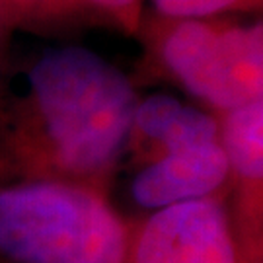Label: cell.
Here are the masks:
<instances>
[{
	"mask_svg": "<svg viewBox=\"0 0 263 263\" xmlns=\"http://www.w3.org/2000/svg\"><path fill=\"white\" fill-rule=\"evenodd\" d=\"M141 94L82 45L31 51L0 72V181L59 179L109 195Z\"/></svg>",
	"mask_w": 263,
	"mask_h": 263,
	"instance_id": "6da1fadb",
	"label": "cell"
},
{
	"mask_svg": "<svg viewBox=\"0 0 263 263\" xmlns=\"http://www.w3.org/2000/svg\"><path fill=\"white\" fill-rule=\"evenodd\" d=\"M137 211L226 195L230 170L218 117L170 94L141 96L111 185Z\"/></svg>",
	"mask_w": 263,
	"mask_h": 263,
	"instance_id": "7a4b0ae2",
	"label": "cell"
},
{
	"mask_svg": "<svg viewBox=\"0 0 263 263\" xmlns=\"http://www.w3.org/2000/svg\"><path fill=\"white\" fill-rule=\"evenodd\" d=\"M129 236L131 224L100 189L0 181V263H125Z\"/></svg>",
	"mask_w": 263,
	"mask_h": 263,
	"instance_id": "3957f363",
	"label": "cell"
},
{
	"mask_svg": "<svg viewBox=\"0 0 263 263\" xmlns=\"http://www.w3.org/2000/svg\"><path fill=\"white\" fill-rule=\"evenodd\" d=\"M146 33L152 65L207 111L220 115L263 100V22L232 16L154 20Z\"/></svg>",
	"mask_w": 263,
	"mask_h": 263,
	"instance_id": "277c9868",
	"label": "cell"
},
{
	"mask_svg": "<svg viewBox=\"0 0 263 263\" xmlns=\"http://www.w3.org/2000/svg\"><path fill=\"white\" fill-rule=\"evenodd\" d=\"M125 263H242L224 195L148 213L131 228Z\"/></svg>",
	"mask_w": 263,
	"mask_h": 263,
	"instance_id": "5b68a950",
	"label": "cell"
},
{
	"mask_svg": "<svg viewBox=\"0 0 263 263\" xmlns=\"http://www.w3.org/2000/svg\"><path fill=\"white\" fill-rule=\"evenodd\" d=\"M218 117V135L224 151L230 187L242 195V205H248L250 215L261 205L263 183V100H255Z\"/></svg>",
	"mask_w": 263,
	"mask_h": 263,
	"instance_id": "8992f818",
	"label": "cell"
},
{
	"mask_svg": "<svg viewBox=\"0 0 263 263\" xmlns=\"http://www.w3.org/2000/svg\"><path fill=\"white\" fill-rule=\"evenodd\" d=\"M0 10L10 26H53L84 16L80 0H0Z\"/></svg>",
	"mask_w": 263,
	"mask_h": 263,
	"instance_id": "52a82bcc",
	"label": "cell"
},
{
	"mask_svg": "<svg viewBox=\"0 0 263 263\" xmlns=\"http://www.w3.org/2000/svg\"><path fill=\"white\" fill-rule=\"evenodd\" d=\"M263 0H144L158 20H199L246 14L261 8Z\"/></svg>",
	"mask_w": 263,
	"mask_h": 263,
	"instance_id": "ba28073f",
	"label": "cell"
},
{
	"mask_svg": "<svg viewBox=\"0 0 263 263\" xmlns=\"http://www.w3.org/2000/svg\"><path fill=\"white\" fill-rule=\"evenodd\" d=\"M82 8L98 18L109 20L119 29L139 35L144 24V0H80Z\"/></svg>",
	"mask_w": 263,
	"mask_h": 263,
	"instance_id": "9c48e42d",
	"label": "cell"
},
{
	"mask_svg": "<svg viewBox=\"0 0 263 263\" xmlns=\"http://www.w3.org/2000/svg\"><path fill=\"white\" fill-rule=\"evenodd\" d=\"M10 29H12V26L6 22L2 10H0V72H2L4 65H6V55H4V51H6V41H8Z\"/></svg>",
	"mask_w": 263,
	"mask_h": 263,
	"instance_id": "30bf717a",
	"label": "cell"
}]
</instances>
